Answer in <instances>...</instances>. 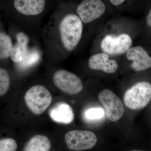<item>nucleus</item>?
I'll use <instances>...</instances> for the list:
<instances>
[{
  "mask_svg": "<svg viewBox=\"0 0 151 151\" xmlns=\"http://www.w3.org/2000/svg\"><path fill=\"white\" fill-rule=\"evenodd\" d=\"M45 41L50 57H66L78 45L83 32V23L78 15L69 13L49 22Z\"/></svg>",
  "mask_w": 151,
  "mask_h": 151,
  "instance_id": "obj_1",
  "label": "nucleus"
},
{
  "mask_svg": "<svg viewBox=\"0 0 151 151\" xmlns=\"http://www.w3.org/2000/svg\"><path fill=\"white\" fill-rule=\"evenodd\" d=\"M151 100V84L147 81L137 82L125 92L124 102L132 110H139L146 107Z\"/></svg>",
  "mask_w": 151,
  "mask_h": 151,
  "instance_id": "obj_2",
  "label": "nucleus"
},
{
  "mask_svg": "<svg viewBox=\"0 0 151 151\" xmlns=\"http://www.w3.org/2000/svg\"><path fill=\"white\" fill-rule=\"evenodd\" d=\"M24 100L30 111L35 115H40L51 104L52 97L46 87L36 85L32 86L26 92Z\"/></svg>",
  "mask_w": 151,
  "mask_h": 151,
  "instance_id": "obj_3",
  "label": "nucleus"
},
{
  "mask_svg": "<svg viewBox=\"0 0 151 151\" xmlns=\"http://www.w3.org/2000/svg\"><path fill=\"white\" fill-rule=\"evenodd\" d=\"M98 99L103 105L107 118L112 122L119 121L124 116L123 102L112 90L104 89L98 95Z\"/></svg>",
  "mask_w": 151,
  "mask_h": 151,
  "instance_id": "obj_4",
  "label": "nucleus"
},
{
  "mask_svg": "<svg viewBox=\"0 0 151 151\" xmlns=\"http://www.w3.org/2000/svg\"><path fill=\"white\" fill-rule=\"evenodd\" d=\"M65 140L69 150L81 151L94 147L97 144V139L95 134L91 131L74 130L66 133Z\"/></svg>",
  "mask_w": 151,
  "mask_h": 151,
  "instance_id": "obj_5",
  "label": "nucleus"
},
{
  "mask_svg": "<svg viewBox=\"0 0 151 151\" xmlns=\"http://www.w3.org/2000/svg\"><path fill=\"white\" fill-rule=\"evenodd\" d=\"M54 85L66 94L73 95L83 90V84L78 76L64 69L56 70L52 78Z\"/></svg>",
  "mask_w": 151,
  "mask_h": 151,
  "instance_id": "obj_6",
  "label": "nucleus"
},
{
  "mask_svg": "<svg viewBox=\"0 0 151 151\" xmlns=\"http://www.w3.org/2000/svg\"><path fill=\"white\" fill-rule=\"evenodd\" d=\"M132 39L127 34L119 35H107L101 42V47L103 52L109 55H120L127 52L131 47Z\"/></svg>",
  "mask_w": 151,
  "mask_h": 151,
  "instance_id": "obj_7",
  "label": "nucleus"
},
{
  "mask_svg": "<svg viewBox=\"0 0 151 151\" xmlns=\"http://www.w3.org/2000/svg\"><path fill=\"white\" fill-rule=\"evenodd\" d=\"M105 9L101 0H84L77 6L76 13L83 24H87L100 18Z\"/></svg>",
  "mask_w": 151,
  "mask_h": 151,
  "instance_id": "obj_8",
  "label": "nucleus"
},
{
  "mask_svg": "<svg viewBox=\"0 0 151 151\" xmlns=\"http://www.w3.org/2000/svg\"><path fill=\"white\" fill-rule=\"evenodd\" d=\"M15 37V42L14 43L10 59L18 65L24 61L31 51L29 49V37L25 32L19 31L16 33Z\"/></svg>",
  "mask_w": 151,
  "mask_h": 151,
  "instance_id": "obj_9",
  "label": "nucleus"
},
{
  "mask_svg": "<svg viewBox=\"0 0 151 151\" xmlns=\"http://www.w3.org/2000/svg\"><path fill=\"white\" fill-rule=\"evenodd\" d=\"M126 56L127 59L132 61L131 66L135 71H143L151 68V57L142 47H131Z\"/></svg>",
  "mask_w": 151,
  "mask_h": 151,
  "instance_id": "obj_10",
  "label": "nucleus"
},
{
  "mask_svg": "<svg viewBox=\"0 0 151 151\" xmlns=\"http://www.w3.org/2000/svg\"><path fill=\"white\" fill-rule=\"evenodd\" d=\"M88 66L92 70H101L108 73H115L118 68L117 61L110 59L109 55L104 52L96 53L90 57L88 60Z\"/></svg>",
  "mask_w": 151,
  "mask_h": 151,
  "instance_id": "obj_11",
  "label": "nucleus"
},
{
  "mask_svg": "<svg viewBox=\"0 0 151 151\" xmlns=\"http://www.w3.org/2000/svg\"><path fill=\"white\" fill-rule=\"evenodd\" d=\"M13 5L16 10L22 15L35 17L43 12L45 0H14Z\"/></svg>",
  "mask_w": 151,
  "mask_h": 151,
  "instance_id": "obj_12",
  "label": "nucleus"
},
{
  "mask_svg": "<svg viewBox=\"0 0 151 151\" xmlns=\"http://www.w3.org/2000/svg\"><path fill=\"white\" fill-rule=\"evenodd\" d=\"M49 115L52 121L60 124H70L74 119L72 108L63 102H58L55 104L50 110Z\"/></svg>",
  "mask_w": 151,
  "mask_h": 151,
  "instance_id": "obj_13",
  "label": "nucleus"
},
{
  "mask_svg": "<svg viewBox=\"0 0 151 151\" xmlns=\"http://www.w3.org/2000/svg\"><path fill=\"white\" fill-rule=\"evenodd\" d=\"M51 142L46 136L37 135L31 138L25 146L24 151H50Z\"/></svg>",
  "mask_w": 151,
  "mask_h": 151,
  "instance_id": "obj_14",
  "label": "nucleus"
},
{
  "mask_svg": "<svg viewBox=\"0 0 151 151\" xmlns=\"http://www.w3.org/2000/svg\"><path fill=\"white\" fill-rule=\"evenodd\" d=\"M12 39L9 34L4 31L0 32V59L1 60L10 58L13 47Z\"/></svg>",
  "mask_w": 151,
  "mask_h": 151,
  "instance_id": "obj_15",
  "label": "nucleus"
},
{
  "mask_svg": "<svg viewBox=\"0 0 151 151\" xmlns=\"http://www.w3.org/2000/svg\"><path fill=\"white\" fill-rule=\"evenodd\" d=\"M105 110L100 108H89L84 113V117L86 121L90 122H98L105 116Z\"/></svg>",
  "mask_w": 151,
  "mask_h": 151,
  "instance_id": "obj_16",
  "label": "nucleus"
},
{
  "mask_svg": "<svg viewBox=\"0 0 151 151\" xmlns=\"http://www.w3.org/2000/svg\"><path fill=\"white\" fill-rule=\"evenodd\" d=\"M10 85V78L7 70L0 68V95L3 96L8 91Z\"/></svg>",
  "mask_w": 151,
  "mask_h": 151,
  "instance_id": "obj_17",
  "label": "nucleus"
},
{
  "mask_svg": "<svg viewBox=\"0 0 151 151\" xmlns=\"http://www.w3.org/2000/svg\"><path fill=\"white\" fill-rule=\"evenodd\" d=\"M17 144L12 138L3 139L0 141V151H16Z\"/></svg>",
  "mask_w": 151,
  "mask_h": 151,
  "instance_id": "obj_18",
  "label": "nucleus"
},
{
  "mask_svg": "<svg viewBox=\"0 0 151 151\" xmlns=\"http://www.w3.org/2000/svg\"><path fill=\"white\" fill-rule=\"evenodd\" d=\"M126 0H110V1L113 5L118 6L123 4Z\"/></svg>",
  "mask_w": 151,
  "mask_h": 151,
  "instance_id": "obj_19",
  "label": "nucleus"
},
{
  "mask_svg": "<svg viewBox=\"0 0 151 151\" xmlns=\"http://www.w3.org/2000/svg\"><path fill=\"white\" fill-rule=\"evenodd\" d=\"M146 22H147V23L148 25L151 27V9L149 11L147 16Z\"/></svg>",
  "mask_w": 151,
  "mask_h": 151,
  "instance_id": "obj_20",
  "label": "nucleus"
},
{
  "mask_svg": "<svg viewBox=\"0 0 151 151\" xmlns=\"http://www.w3.org/2000/svg\"><path fill=\"white\" fill-rule=\"evenodd\" d=\"M132 151H143L142 150H132Z\"/></svg>",
  "mask_w": 151,
  "mask_h": 151,
  "instance_id": "obj_21",
  "label": "nucleus"
}]
</instances>
